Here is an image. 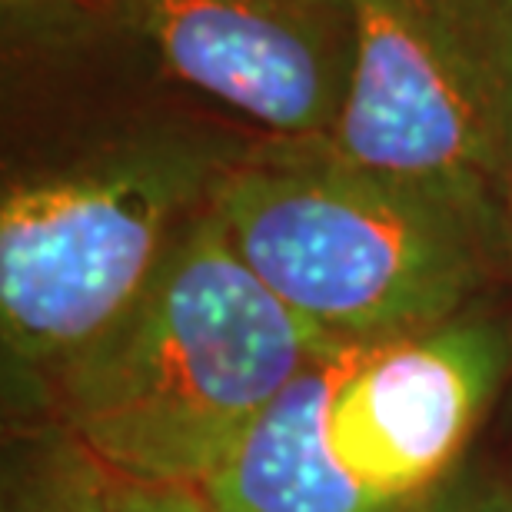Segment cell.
Wrapping results in <instances>:
<instances>
[{"mask_svg": "<svg viewBox=\"0 0 512 512\" xmlns=\"http://www.w3.org/2000/svg\"><path fill=\"white\" fill-rule=\"evenodd\" d=\"M353 346L303 323L200 210L114 330L44 393L117 473L203 486L303 373Z\"/></svg>", "mask_w": 512, "mask_h": 512, "instance_id": "obj_1", "label": "cell"}, {"mask_svg": "<svg viewBox=\"0 0 512 512\" xmlns=\"http://www.w3.org/2000/svg\"><path fill=\"white\" fill-rule=\"evenodd\" d=\"M210 210L303 323L353 350L463 316L509 247L503 227L343 157L326 137L247 143Z\"/></svg>", "mask_w": 512, "mask_h": 512, "instance_id": "obj_2", "label": "cell"}, {"mask_svg": "<svg viewBox=\"0 0 512 512\" xmlns=\"http://www.w3.org/2000/svg\"><path fill=\"white\" fill-rule=\"evenodd\" d=\"M247 150L230 133L160 120L4 190L0 340L7 380H50L124 320L180 230Z\"/></svg>", "mask_w": 512, "mask_h": 512, "instance_id": "obj_3", "label": "cell"}, {"mask_svg": "<svg viewBox=\"0 0 512 512\" xmlns=\"http://www.w3.org/2000/svg\"><path fill=\"white\" fill-rule=\"evenodd\" d=\"M350 14L353 77L326 140L509 233L512 0H350Z\"/></svg>", "mask_w": 512, "mask_h": 512, "instance_id": "obj_4", "label": "cell"}, {"mask_svg": "<svg viewBox=\"0 0 512 512\" xmlns=\"http://www.w3.org/2000/svg\"><path fill=\"white\" fill-rule=\"evenodd\" d=\"M506 363V333L473 316L350 350L326 403L330 449L373 496L419 506L446 483Z\"/></svg>", "mask_w": 512, "mask_h": 512, "instance_id": "obj_5", "label": "cell"}, {"mask_svg": "<svg viewBox=\"0 0 512 512\" xmlns=\"http://www.w3.org/2000/svg\"><path fill=\"white\" fill-rule=\"evenodd\" d=\"M187 87L266 137H326L353 77L350 0H104Z\"/></svg>", "mask_w": 512, "mask_h": 512, "instance_id": "obj_6", "label": "cell"}, {"mask_svg": "<svg viewBox=\"0 0 512 512\" xmlns=\"http://www.w3.org/2000/svg\"><path fill=\"white\" fill-rule=\"evenodd\" d=\"M360 350V346H356ZM303 373L233 456L213 473L203 489L223 512H416L373 496L346 473L326 439L330 403L343 356Z\"/></svg>", "mask_w": 512, "mask_h": 512, "instance_id": "obj_7", "label": "cell"}, {"mask_svg": "<svg viewBox=\"0 0 512 512\" xmlns=\"http://www.w3.org/2000/svg\"><path fill=\"white\" fill-rule=\"evenodd\" d=\"M70 486L77 512H223L203 486L117 473L80 449L74 439H70Z\"/></svg>", "mask_w": 512, "mask_h": 512, "instance_id": "obj_8", "label": "cell"}, {"mask_svg": "<svg viewBox=\"0 0 512 512\" xmlns=\"http://www.w3.org/2000/svg\"><path fill=\"white\" fill-rule=\"evenodd\" d=\"M4 512H77L70 486V439L67 433L50 436L34 453L24 456L7 479Z\"/></svg>", "mask_w": 512, "mask_h": 512, "instance_id": "obj_9", "label": "cell"}, {"mask_svg": "<svg viewBox=\"0 0 512 512\" xmlns=\"http://www.w3.org/2000/svg\"><path fill=\"white\" fill-rule=\"evenodd\" d=\"M416 512H512V489L473 476L453 479L423 499Z\"/></svg>", "mask_w": 512, "mask_h": 512, "instance_id": "obj_10", "label": "cell"}, {"mask_svg": "<svg viewBox=\"0 0 512 512\" xmlns=\"http://www.w3.org/2000/svg\"><path fill=\"white\" fill-rule=\"evenodd\" d=\"M506 227H509V253H512V167H509V193H506Z\"/></svg>", "mask_w": 512, "mask_h": 512, "instance_id": "obj_11", "label": "cell"}]
</instances>
